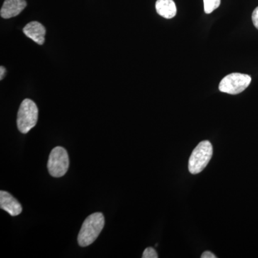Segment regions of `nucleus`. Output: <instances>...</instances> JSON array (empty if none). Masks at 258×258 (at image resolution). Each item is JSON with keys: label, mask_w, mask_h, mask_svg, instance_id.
<instances>
[{"label": "nucleus", "mask_w": 258, "mask_h": 258, "mask_svg": "<svg viewBox=\"0 0 258 258\" xmlns=\"http://www.w3.org/2000/svg\"><path fill=\"white\" fill-rule=\"evenodd\" d=\"M27 6L25 0H5L1 8L0 15L4 19L18 16Z\"/></svg>", "instance_id": "0eeeda50"}, {"label": "nucleus", "mask_w": 258, "mask_h": 258, "mask_svg": "<svg viewBox=\"0 0 258 258\" xmlns=\"http://www.w3.org/2000/svg\"><path fill=\"white\" fill-rule=\"evenodd\" d=\"M221 3V0H204V8L206 14H210L217 9Z\"/></svg>", "instance_id": "9d476101"}, {"label": "nucleus", "mask_w": 258, "mask_h": 258, "mask_svg": "<svg viewBox=\"0 0 258 258\" xmlns=\"http://www.w3.org/2000/svg\"><path fill=\"white\" fill-rule=\"evenodd\" d=\"M23 32L27 37L32 39L38 45H43L45 42L46 30L45 27L38 22L33 21L28 23L23 28Z\"/></svg>", "instance_id": "6e6552de"}, {"label": "nucleus", "mask_w": 258, "mask_h": 258, "mask_svg": "<svg viewBox=\"0 0 258 258\" xmlns=\"http://www.w3.org/2000/svg\"><path fill=\"white\" fill-rule=\"evenodd\" d=\"M202 258H217L215 254L212 253L210 251H205L201 255Z\"/></svg>", "instance_id": "ddd939ff"}, {"label": "nucleus", "mask_w": 258, "mask_h": 258, "mask_svg": "<svg viewBox=\"0 0 258 258\" xmlns=\"http://www.w3.org/2000/svg\"><path fill=\"white\" fill-rule=\"evenodd\" d=\"M213 148L209 141L200 142L194 149L189 160V171L191 174H198L203 171L211 160Z\"/></svg>", "instance_id": "7ed1b4c3"}, {"label": "nucleus", "mask_w": 258, "mask_h": 258, "mask_svg": "<svg viewBox=\"0 0 258 258\" xmlns=\"http://www.w3.org/2000/svg\"><path fill=\"white\" fill-rule=\"evenodd\" d=\"M252 79L248 75L234 73L227 75L220 81L219 90L228 94H239L248 87Z\"/></svg>", "instance_id": "39448f33"}, {"label": "nucleus", "mask_w": 258, "mask_h": 258, "mask_svg": "<svg viewBox=\"0 0 258 258\" xmlns=\"http://www.w3.org/2000/svg\"><path fill=\"white\" fill-rule=\"evenodd\" d=\"M252 23L258 30V7L254 9L252 15Z\"/></svg>", "instance_id": "f8f14e48"}, {"label": "nucleus", "mask_w": 258, "mask_h": 258, "mask_svg": "<svg viewBox=\"0 0 258 258\" xmlns=\"http://www.w3.org/2000/svg\"><path fill=\"white\" fill-rule=\"evenodd\" d=\"M156 10L158 14L166 19H171L176 16V6L173 0H157Z\"/></svg>", "instance_id": "1a4fd4ad"}, {"label": "nucleus", "mask_w": 258, "mask_h": 258, "mask_svg": "<svg viewBox=\"0 0 258 258\" xmlns=\"http://www.w3.org/2000/svg\"><path fill=\"white\" fill-rule=\"evenodd\" d=\"M0 208L13 217L18 216L23 211L21 204L13 195L5 191H0Z\"/></svg>", "instance_id": "423d86ee"}, {"label": "nucleus", "mask_w": 258, "mask_h": 258, "mask_svg": "<svg viewBox=\"0 0 258 258\" xmlns=\"http://www.w3.org/2000/svg\"><path fill=\"white\" fill-rule=\"evenodd\" d=\"M159 256H158L157 252L152 247L146 248L145 250L144 251L143 255H142L143 258H157Z\"/></svg>", "instance_id": "9b49d317"}, {"label": "nucleus", "mask_w": 258, "mask_h": 258, "mask_svg": "<svg viewBox=\"0 0 258 258\" xmlns=\"http://www.w3.org/2000/svg\"><path fill=\"white\" fill-rule=\"evenodd\" d=\"M5 72H6L5 68L4 66H1V67H0V79L3 80L4 79Z\"/></svg>", "instance_id": "4468645a"}, {"label": "nucleus", "mask_w": 258, "mask_h": 258, "mask_svg": "<svg viewBox=\"0 0 258 258\" xmlns=\"http://www.w3.org/2000/svg\"><path fill=\"white\" fill-rule=\"evenodd\" d=\"M69 167V157L63 147H57L52 149L49 156L47 169L51 176L58 178L63 176Z\"/></svg>", "instance_id": "20e7f679"}, {"label": "nucleus", "mask_w": 258, "mask_h": 258, "mask_svg": "<svg viewBox=\"0 0 258 258\" xmlns=\"http://www.w3.org/2000/svg\"><path fill=\"white\" fill-rule=\"evenodd\" d=\"M104 225V216L101 212H96L89 215L83 222L78 236L79 245L85 247L94 242L101 234Z\"/></svg>", "instance_id": "f257e3e1"}, {"label": "nucleus", "mask_w": 258, "mask_h": 258, "mask_svg": "<svg viewBox=\"0 0 258 258\" xmlns=\"http://www.w3.org/2000/svg\"><path fill=\"white\" fill-rule=\"evenodd\" d=\"M38 108L35 102L26 98L22 102L19 108L17 125L22 134H28L37 124Z\"/></svg>", "instance_id": "f03ea898"}]
</instances>
